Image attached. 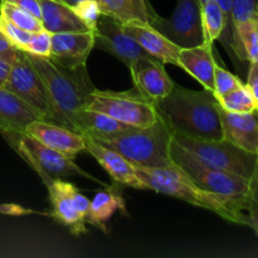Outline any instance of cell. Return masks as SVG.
I'll return each instance as SVG.
<instances>
[{"mask_svg":"<svg viewBox=\"0 0 258 258\" xmlns=\"http://www.w3.org/2000/svg\"><path fill=\"white\" fill-rule=\"evenodd\" d=\"M154 105L173 135L203 140L223 139L219 102L212 91L188 90L175 83L171 92Z\"/></svg>","mask_w":258,"mask_h":258,"instance_id":"6da1fadb","label":"cell"},{"mask_svg":"<svg viewBox=\"0 0 258 258\" xmlns=\"http://www.w3.org/2000/svg\"><path fill=\"white\" fill-rule=\"evenodd\" d=\"M27 54L47 88L53 111L52 122L77 133V113L86 108L91 93L96 88L91 82L86 66L77 70H68L55 64L48 58L38 57L28 52Z\"/></svg>","mask_w":258,"mask_h":258,"instance_id":"7a4b0ae2","label":"cell"},{"mask_svg":"<svg viewBox=\"0 0 258 258\" xmlns=\"http://www.w3.org/2000/svg\"><path fill=\"white\" fill-rule=\"evenodd\" d=\"M135 168L139 179L143 181L146 189L181 199L199 208L208 209L233 223L239 224L242 212L248 207L247 198H227L199 188L180 168L173 163L164 168Z\"/></svg>","mask_w":258,"mask_h":258,"instance_id":"3957f363","label":"cell"},{"mask_svg":"<svg viewBox=\"0 0 258 258\" xmlns=\"http://www.w3.org/2000/svg\"><path fill=\"white\" fill-rule=\"evenodd\" d=\"M90 138L117 151L139 168H164L171 164L169 149L173 134L160 117L149 127H131L112 135Z\"/></svg>","mask_w":258,"mask_h":258,"instance_id":"277c9868","label":"cell"},{"mask_svg":"<svg viewBox=\"0 0 258 258\" xmlns=\"http://www.w3.org/2000/svg\"><path fill=\"white\" fill-rule=\"evenodd\" d=\"M0 133L4 136L5 141L27 161V164H29L30 168L37 171L44 185L54 179H60L62 176L77 175L95 180L106 186L105 183L95 179L87 171L82 170L72 159L48 148L29 134L12 130H0Z\"/></svg>","mask_w":258,"mask_h":258,"instance_id":"5b68a950","label":"cell"},{"mask_svg":"<svg viewBox=\"0 0 258 258\" xmlns=\"http://www.w3.org/2000/svg\"><path fill=\"white\" fill-rule=\"evenodd\" d=\"M169 156L171 163L180 168L199 188L232 199H244L248 196V180L236 174L212 168L196 155L179 145L171 138Z\"/></svg>","mask_w":258,"mask_h":258,"instance_id":"8992f818","label":"cell"},{"mask_svg":"<svg viewBox=\"0 0 258 258\" xmlns=\"http://www.w3.org/2000/svg\"><path fill=\"white\" fill-rule=\"evenodd\" d=\"M86 108L106 113L134 127H149L159 120L154 102L135 87L123 92L95 88Z\"/></svg>","mask_w":258,"mask_h":258,"instance_id":"52a82bcc","label":"cell"},{"mask_svg":"<svg viewBox=\"0 0 258 258\" xmlns=\"http://www.w3.org/2000/svg\"><path fill=\"white\" fill-rule=\"evenodd\" d=\"M173 139L207 165L236 174L247 180L256 168L257 154L243 150L224 139L203 140L180 135H173Z\"/></svg>","mask_w":258,"mask_h":258,"instance_id":"ba28073f","label":"cell"},{"mask_svg":"<svg viewBox=\"0 0 258 258\" xmlns=\"http://www.w3.org/2000/svg\"><path fill=\"white\" fill-rule=\"evenodd\" d=\"M4 88L29 103L44 120L52 122L53 111L47 88L39 73L33 67L25 50H18V55L13 63Z\"/></svg>","mask_w":258,"mask_h":258,"instance_id":"9c48e42d","label":"cell"},{"mask_svg":"<svg viewBox=\"0 0 258 258\" xmlns=\"http://www.w3.org/2000/svg\"><path fill=\"white\" fill-rule=\"evenodd\" d=\"M179 47H194L204 42L202 27V4L199 0H178L169 19L158 14L149 23Z\"/></svg>","mask_w":258,"mask_h":258,"instance_id":"30bf717a","label":"cell"},{"mask_svg":"<svg viewBox=\"0 0 258 258\" xmlns=\"http://www.w3.org/2000/svg\"><path fill=\"white\" fill-rule=\"evenodd\" d=\"M95 47L112 54L127 68H130L138 58L151 57L123 30L120 22L103 14H101L96 25Z\"/></svg>","mask_w":258,"mask_h":258,"instance_id":"8fae6325","label":"cell"},{"mask_svg":"<svg viewBox=\"0 0 258 258\" xmlns=\"http://www.w3.org/2000/svg\"><path fill=\"white\" fill-rule=\"evenodd\" d=\"M95 48V30L53 33L52 49L48 59L68 70L85 67Z\"/></svg>","mask_w":258,"mask_h":258,"instance_id":"7c38bea8","label":"cell"},{"mask_svg":"<svg viewBox=\"0 0 258 258\" xmlns=\"http://www.w3.org/2000/svg\"><path fill=\"white\" fill-rule=\"evenodd\" d=\"M135 88L151 102L165 98L175 86L164 63L153 57H140L128 68Z\"/></svg>","mask_w":258,"mask_h":258,"instance_id":"4fadbf2b","label":"cell"},{"mask_svg":"<svg viewBox=\"0 0 258 258\" xmlns=\"http://www.w3.org/2000/svg\"><path fill=\"white\" fill-rule=\"evenodd\" d=\"M24 133L72 160H75L78 154L86 151L85 136L50 121H33L27 126Z\"/></svg>","mask_w":258,"mask_h":258,"instance_id":"5bb4252c","label":"cell"},{"mask_svg":"<svg viewBox=\"0 0 258 258\" xmlns=\"http://www.w3.org/2000/svg\"><path fill=\"white\" fill-rule=\"evenodd\" d=\"M123 30L133 37L144 50L155 59L163 63L176 66L180 68L179 62V50L181 47L171 42L163 33L141 20H131L122 24Z\"/></svg>","mask_w":258,"mask_h":258,"instance_id":"9a60e30c","label":"cell"},{"mask_svg":"<svg viewBox=\"0 0 258 258\" xmlns=\"http://www.w3.org/2000/svg\"><path fill=\"white\" fill-rule=\"evenodd\" d=\"M223 139L233 145L258 155V110L252 112H229L219 105Z\"/></svg>","mask_w":258,"mask_h":258,"instance_id":"2e32d148","label":"cell"},{"mask_svg":"<svg viewBox=\"0 0 258 258\" xmlns=\"http://www.w3.org/2000/svg\"><path fill=\"white\" fill-rule=\"evenodd\" d=\"M85 139L86 151L97 160L115 183L131 186L134 189H146L136 174L135 165H133L127 159L123 158L117 151L96 143L90 136H85Z\"/></svg>","mask_w":258,"mask_h":258,"instance_id":"e0dca14e","label":"cell"},{"mask_svg":"<svg viewBox=\"0 0 258 258\" xmlns=\"http://www.w3.org/2000/svg\"><path fill=\"white\" fill-rule=\"evenodd\" d=\"M48 196L52 203V217L57 219L63 226L68 227L71 232L76 236L86 233V221L80 216L73 206V193L77 188L70 181L62 179H54L47 184Z\"/></svg>","mask_w":258,"mask_h":258,"instance_id":"ac0fdd59","label":"cell"},{"mask_svg":"<svg viewBox=\"0 0 258 258\" xmlns=\"http://www.w3.org/2000/svg\"><path fill=\"white\" fill-rule=\"evenodd\" d=\"M212 45L213 44L203 42L194 47L180 48L179 62L181 70L196 78L203 86L204 90L213 92L214 70L217 63L212 52Z\"/></svg>","mask_w":258,"mask_h":258,"instance_id":"d6986e66","label":"cell"},{"mask_svg":"<svg viewBox=\"0 0 258 258\" xmlns=\"http://www.w3.org/2000/svg\"><path fill=\"white\" fill-rule=\"evenodd\" d=\"M35 120H44L29 103L13 92L0 87V130L25 131Z\"/></svg>","mask_w":258,"mask_h":258,"instance_id":"ffe728a7","label":"cell"},{"mask_svg":"<svg viewBox=\"0 0 258 258\" xmlns=\"http://www.w3.org/2000/svg\"><path fill=\"white\" fill-rule=\"evenodd\" d=\"M42 8V24L44 29L53 33L87 32L91 30L73 9L58 0H39Z\"/></svg>","mask_w":258,"mask_h":258,"instance_id":"44dd1931","label":"cell"},{"mask_svg":"<svg viewBox=\"0 0 258 258\" xmlns=\"http://www.w3.org/2000/svg\"><path fill=\"white\" fill-rule=\"evenodd\" d=\"M116 211H122L123 213H126L125 201L117 188L110 186L106 190L96 193L91 201L87 223L97 227L101 231L107 232V222Z\"/></svg>","mask_w":258,"mask_h":258,"instance_id":"7402d4cb","label":"cell"},{"mask_svg":"<svg viewBox=\"0 0 258 258\" xmlns=\"http://www.w3.org/2000/svg\"><path fill=\"white\" fill-rule=\"evenodd\" d=\"M101 14L113 18L121 24L131 20L150 23L156 15L148 0H97Z\"/></svg>","mask_w":258,"mask_h":258,"instance_id":"603a6c76","label":"cell"},{"mask_svg":"<svg viewBox=\"0 0 258 258\" xmlns=\"http://www.w3.org/2000/svg\"><path fill=\"white\" fill-rule=\"evenodd\" d=\"M77 133L83 136H106L127 130L134 126L126 125L106 113L83 108L76 117Z\"/></svg>","mask_w":258,"mask_h":258,"instance_id":"cb8c5ba5","label":"cell"},{"mask_svg":"<svg viewBox=\"0 0 258 258\" xmlns=\"http://www.w3.org/2000/svg\"><path fill=\"white\" fill-rule=\"evenodd\" d=\"M232 48L249 63L258 62V18L232 27Z\"/></svg>","mask_w":258,"mask_h":258,"instance_id":"d4e9b609","label":"cell"},{"mask_svg":"<svg viewBox=\"0 0 258 258\" xmlns=\"http://www.w3.org/2000/svg\"><path fill=\"white\" fill-rule=\"evenodd\" d=\"M229 19L219 4L214 0H208L202 4V27H203L204 43L213 44L214 40L221 39L228 28Z\"/></svg>","mask_w":258,"mask_h":258,"instance_id":"484cf974","label":"cell"},{"mask_svg":"<svg viewBox=\"0 0 258 258\" xmlns=\"http://www.w3.org/2000/svg\"><path fill=\"white\" fill-rule=\"evenodd\" d=\"M222 108L229 112H252L258 110V102L247 85L234 88L231 92L217 97Z\"/></svg>","mask_w":258,"mask_h":258,"instance_id":"4316f807","label":"cell"},{"mask_svg":"<svg viewBox=\"0 0 258 258\" xmlns=\"http://www.w3.org/2000/svg\"><path fill=\"white\" fill-rule=\"evenodd\" d=\"M0 15L9 20V22H12L17 27L28 30L30 33L43 29L42 20L35 18L30 13L23 10L22 8L17 7V5L12 4L9 2H5V0H2V3H0Z\"/></svg>","mask_w":258,"mask_h":258,"instance_id":"83f0119b","label":"cell"},{"mask_svg":"<svg viewBox=\"0 0 258 258\" xmlns=\"http://www.w3.org/2000/svg\"><path fill=\"white\" fill-rule=\"evenodd\" d=\"M71 8L91 30L96 29V25L101 17L100 5H98L97 0H78Z\"/></svg>","mask_w":258,"mask_h":258,"instance_id":"f1b7e54d","label":"cell"},{"mask_svg":"<svg viewBox=\"0 0 258 258\" xmlns=\"http://www.w3.org/2000/svg\"><path fill=\"white\" fill-rule=\"evenodd\" d=\"M0 30L4 33L5 37L10 40V43L15 48L20 50L27 49L28 44L30 42V38H32V33L17 27V25L13 24L12 22L5 19L2 15H0Z\"/></svg>","mask_w":258,"mask_h":258,"instance_id":"f546056e","label":"cell"},{"mask_svg":"<svg viewBox=\"0 0 258 258\" xmlns=\"http://www.w3.org/2000/svg\"><path fill=\"white\" fill-rule=\"evenodd\" d=\"M242 85H243V82H242L237 76H234L233 73H231L229 71L224 70L223 67H219L218 64L216 66V70H214L213 88V93L216 95V97L226 95V93L231 92L234 88L239 87V86Z\"/></svg>","mask_w":258,"mask_h":258,"instance_id":"4dcf8cb0","label":"cell"},{"mask_svg":"<svg viewBox=\"0 0 258 258\" xmlns=\"http://www.w3.org/2000/svg\"><path fill=\"white\" fill-rule=\"evenodd\" d=\"M52 49V33L47 29H40L32 33V38L25 52L42 58H49Z\"/></svg>","mask_w":258,"mask_h":258,"instance_id":"1f68e13d","label":"cell"},{"mask_svg":"<svg viewBox=\"0 0 258 258\" xmlns=\"http://www.w3.org/2000/svg\"><path fill=\"white\" fill-rule=\"evenodd\" d=\"M18 48L10 43V40L5 37L4 33L0 30V58L8 60L10 63H14L15 58L18 55Z\"/></svg>","mask_w":258,"mask_h":258,"instance_id":"d6a6232c","label":"cell"},{"mask_svg":"<svg viewBox=\"0 0 258 258\" xmlns=\"http://www.w3.org/2000/svg\"><path fill=\"white\" fill-rule=\"evenodd\" d=\"M5 2H9L17 7L22 8L23 10L30 13L38 19L42 18V8H40L39 0H5Z\"/></svg>","mask_w":258,"mask_h":258,"instance_id":"836d02e7","label":"cell"},{"mask_svg":"<svg viewBox=\"0 0 258 258\" xmlns=\"http://www.w3.org/2000/svg\"><path fill=\"white\" fill-rule=\"evenodd\" d=\"M239 224L252 228L258 236V208H253L248 204V207L242 212Z\"/></svg>","mask_w":258,"mask_h":258,"instance_id":"e575fe53","label":"cell"},{"mask_svg":"<svg viewBox=\"0 0 258 258\" xmlns=\"http://www.w3.org/2000/svg\"><path fill=\"white\" fill-rule=\"evenodd\" d=\"M72 199H73V206H75L76 211L80 213V216L82 217V218L86 221V223H87V216H88V211H90L91 201H88L87 197L83 196L82 193H80L77 189H76L75 193H73Z\"/></svg>","mask_w":258,"mask_h":258,"instance_id":"d590c367","label":"cell"},{"mask_svg":"<svg viewBox=\"0 0 258 258\" xmlns=\"http://www.w3.org/2000/svg\"><path fill=\"white\" fill-rule=\"evenodd\" d=\"M248 204L253 208H258V159L256 168H254L253 174L248 180Z\"/></svg>","mask_w":258,"mask_h":258,"instance_id":"8d00e7d4","label":"cell"},{"mask_svg":"<svg viewBox=\"0 0 258 258\" xmlns=\"http://www.w3.org/2000/svg\"><path fill=\"white\" fill-rule=\"evenodd\" d=\"M247 86L258 102V62L251 63L248 77H247Z\"/></svg>","mask_w":258,"mask_h":258,"instance_id":"74e56055","label":"cell"},{"mask_svg":"<svg viewBox=\"0 0 258 258\" xmlns=\"http://www.w3.org/2000/svg\"><path fill=\"white\" fill-rule=\"evenodd\" d=\"M12 66H13V63H10V62H8V60L0 58V87H4L5 82H7L8 77H9Z\"/></svg>","mask_w":258,"mask_h":258,"instance_id":"f35d334b","label":"cell"},{"mask_svg":"<svg viewBox=\"0 0 258 258\" xmlns=\"http://www.w3.org/2000/svg\"><path fill=\"white\" fill-rule=\"evenodd\" d=\"M219 4V7L223 9V12L226 13V15L229 19V24H231V12H232V4H233V0H214Z\"/></svg>","mask_w":258,"mask_h":258,"instance_id":"ab89813d","label":"cell"},{"mask_svg":"<svg viewBox=\"0 0 258 258\" xmlns=\"http://www.w3.org/2000/svg\"><path fill=\"white\" fill-rule=\"evenodd\" d=\"M59 2L63 3V4L68 5V7H73V5H75L78 0H59Z\"/></svg>","mask_w":258,"mask_h":258,"instance_id":"60d3db41","label":"cell"},{"mask_svg":"<svg viewBox=\"0 0 258 258\" xmlns=\"http://www.w3.org/2000/svg\"><path fill=\"white\" fill-rule=\"evenodd\" d=\"M199 2H201V4H204V3L208 2V0H199Z\"/></svg>","mask_w":258,"mask_h":258,"instance_id":"b9f144b4","label":"cell"},{"mask_svg":"<svg viewBox=\"0 0 258 258\" xmlns=\"http://www.w3.org/2000/svg\"><path fill=\"white\" fill-rule=\"evenodd\" d=\"M0 3H2V0H0Z\"/></svg>","mask_w":258,"mask_h":258,"instance_id":"7bdbcfd3","label":"cell"},{"mask_svg":"<svg viewBox=\"0 0 258 258\" xmlns=\"http://www.w3.org/2000/svg\"><path fill=\"white\" fill-rule=\"evenodd\" d=\"M58 2H59V0H58Z\"/></svg>","mask_w":258,"mask_h":258,"instance_id":"ee69618b","label":"cell"}]
</instances>
